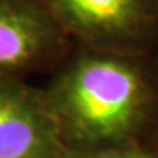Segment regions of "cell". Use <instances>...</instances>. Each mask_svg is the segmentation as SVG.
I'll return each mask as SVG.
<instances>
[{
    "label": "cell",
    "instance_id": "obj_1",
    "mask_svg": "<svg viewBox=\"0 0 158 158\" xmlns=\"http://www.w3.org/2000/svg\"><path fill=\"white\" fill-rule=\"evenodd\" d=\"M143 86L133 68L114 59H84L63 75L45 101L60 135L98 145L133 130Z\"/></svg>",
    "mask_w": 158,
    "mask_h": 158
},
{
    "label": "cell",
    "instance_id": "obj_2",
    "mask_svg": "<svg viewBox=\"0 0 158 158\" xmlns=\"http://www.w3.org/2000/svg\"><path fill=\"white\" fill-rule=\"evenodd\" d=\"M60 132L47 104L0 84V158H62Z\"/></svg>",
    "mask_w": 158,
    "mask_h": 158
},
{
    "label": "cell",
    "instance_id": "obj_3",
    "mask_svg": "<svg viewBox=\"0 0 158 158\" xmlns=\"http://www.w3.org/2000/svg\"><path fill=\"white\" fill-rule=\"evenodd\" d=\"M54 35L48 15L34 0H0V72L31 63Z\"/></svg>",
    "mask_w": 158,
    "mask_h": 158
},
{
    "label": "cell",
    "instance_id": "obj_4",
    "mask_svg": "<svg viewBox=\"0 0 158 158\" xmlns=\"http://www.w3.org/2000/svg\"><path fill=\"white\" fill-rule=\"evenodd\" d=\"M70 28L92 38L130 34L143 19L141 0H48Z\"/></svg>",
    "mask_w": 158,
    "mask_h": 158
},
{
    "label": "cell",
    "instance_id": "obj_5",
    "mask_svg": "<svg viewBox=\"0 0 158 158\" xmlns=\"http://www.w3.org/2000/svg\"><path fill=\"white\" fill-rule=\"evenodd\" d=\"M63 158H157L151 154L136 149H104V151H75Z\"/></svg>",
    "mask_w": 158,
    "mask_h": 158
}]
</instances>
